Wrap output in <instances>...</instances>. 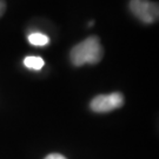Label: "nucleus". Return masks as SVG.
Here are the masks:
<instances>
[{"label": "nucleus", "mask_w": 159, "mask_h": 159, "mask_svg": "<svg viewBox=\"0 0 159 159\" xmlns=\"http://www.w3.org/2000/svg\"><path fill=\"white\" fill-rule=\"evenodd\" d=\"M102 47L100 45L99 38L91 35L84 41L74 46L70 52V59L74 66L80 67L86 64L94 65L99 63L102 58Z\"/></svg>", "instance_id": "obj_1"}, {"label": "nucleus", "mask_w": 159, "mask_h": 159, "mask_svg": "<svg viewBox=\"0 0 159 159\" xmlns=\"http://www.w3.org/2000/svg\"><path fill=\"white\" fill-rule=\"evenodd\" d=\"M130 11L132 14L144 24H153L158 19V4L148 0H131Z\"/></svg>", "instance_id": "obj_2"}, {"label": "nucleus", "mask_w": 159, "mask_h": 159, "mask_svg": "<svg viewBox=\"0 0 159 159\" xmlns=\"http://www.w3.org/2000/svg\"><path fill=\"white\" fill-rule=\"evenodd\" d=\"M124 105V96L120 92L110 94H99L94 97L90 102V107L97 113H106L121 107Z\"/></svg>", "instance_id": "obj_3"}, {"label": "nucleus", "mask_w": 159, "mask_h": 159, "mask_svg": "<svg viewBox=\"0 0 159 159\" xmlns=\"http://www.w3.org/2000/svg\"><path fill=\"white\" fill-rule=\"evenodd\" d=\"M24 65L30 70H35V71H39L44 67L45 61L41 57L38 56H27V57L24 59Z\"/></svg>", "instance_id": "obj_4"}, {"label": "nucleus", "mask_w": 159, "mask_h": 159, "mask_svg": "<svg viewBox=\"0 0 159 159\" xmlns=\"http://www.w3.org/2000/svg\"><path fill=\"white\" fill-rule=\"evenodd\" d=\"M27 39H29L30 44L33 46H46L50 44L48 37L40 32H33V33L29 34Z\"/></svg>", "instance_id": "obj_5"}, {"label": "nucleus", "mask_w": 159, "mask_h": 159, "mask_svg": "<svg viewBox=\"0 0 159 159\" xmlns=\"http://www.w3.org/2000/svg\"><path fill=\"white\" fill-rule=\"evenodd\" d=\"M45 159H67V158L60 153H51V154H48Z\"/></svg>", "instance_id": "obj_6"}, {"label": "nucleus", "mask_w": 159, "mask_h": 159, "mask_svg": "<svg viewBox=\"0 0 159 159\" xmlns=\"http://www.w3.org/2000/svg\"><path fill=\"white\" fill-rule=\"evenodd\" d=\"M5 8H6V4L4 0H0V17L4 14V12H5Z\"/></svg>", "instance_id": "obj_7"}]
</instances>
